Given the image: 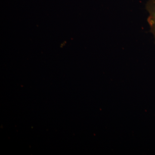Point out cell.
<instances>
[{"instance_id": "6da1fadb", "label": "cell", "mask_w": 155, "mask_h": 155, "mask_svg": "<svg viewBox=\"0 0 155 155\" xmlns=\"http://www.w3.org/2000/svg\"><path fill=\"white\" fill-rule=\"evenodd\" d=\"M146 8L149 13L147 21L150 30L153 35L155 41V0H149L147 3Z\"/></svg>"}]
</instances>
